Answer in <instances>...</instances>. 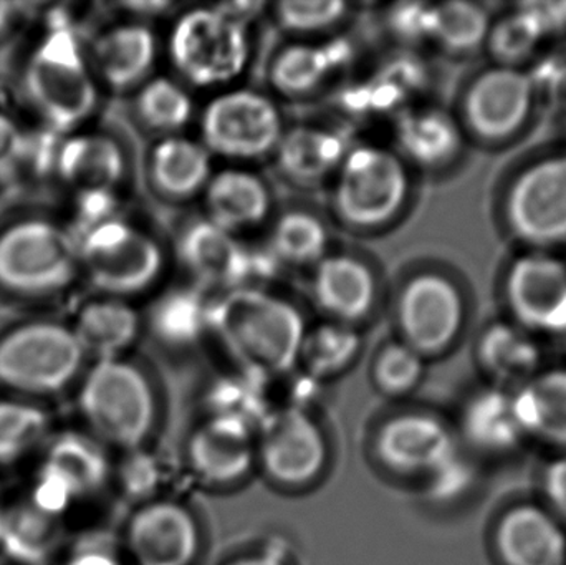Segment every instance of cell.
I'll return each mask as SVG.
<instances>
[{
	"instance_id": "55",
	"label": "cell",
	"mask_w": 566,
	"mask_h": 565,
	"mask_svg": "<svg viewBox=\"0 0 566 565\" xmlns=\"http://www.w3.org/2000/svg\"><path fill=\"white\" fill-rule=\"evenodd\" d=\"M15 3L0 2V33L7 29L10 20H12L13 15H15Z\"/></svg>"
},
{
	"instance_id": "3",
	"label": "cell",
	"mask_w": 566,
	"mask_h": 565,
	"mask_svg": "<svg viewBox=\"0 0 566 565\" xmlns=\"http://www.w3.org/2000/svg\"><path fill=\"white\" fill-rule=\"evenodd\" d=\"M78 405L92 437L115 447H139L155 423L149 381L122 358L96 362L83 378Z\"/></svg>"
},
{
	"instance_id": "49",
	"label": "cell",
	"mask_w": 566,
	"mask_h": 565,
	"mask_svg": "<svg viewBox=\"0 0 566 565\" xmlns=\"http://www.w3.org/2000/svg\"><path fill=\"white\" fill-rule=\"evenodd\" d=\"M544 481L548 503L566 523V458H560L548 467Z\"/></svg>"
},
{
	"instance_id": "40",
	"label": "cell",
	"mask_w": 566,
	"mask_h": 565,
	"mask_svg": "<svg viewBox=\"0 0 566 565\" xmlns=\"http://www.w3.org/2000/svg\"><path fill=\"white\" fill-rule=\"evenodd\" d=\"M544 42L547 40L542 35L537 23L518 7L515 12L492 23L485 46H489L492 55L497 60V65L521 69V63L534 55Z\"/></svg>"
},
{
	"instance_id": "11",
	"label": "cell",
	"mask_w": 566,
	"mask_h": 565,
	"mask_svg": "<svg viewBox=\"0 0 566 565\" xmlns=\"http://www.w3.org/2000/svg\"><path fill=\"white\" fill-rule=\"evenodd\" d=\"M179 255L201 284L238 291L261 289L281 262L271 249H254L209 219L192 222L179 239Z\"/></svg>"
},
{
	"instance_id": "19",
	"label": "cell",
	"mask_w": 566,
	"mask_h": 565,
	"mask_svg": "<svg viewBox=\"0 0 566 565\" xmlns=\"http://www.w3.org/2000/svg\"><path fill=\"white\" fill-rule=\"evenodd\" d=\"M495 551L504 565H566L560 524L531 504L509 510L495 527Z\"/></svg>"
},
{
	"instance_id": "8",
	"label": "cell",
	"mask_w": 566,
	"mask_h": 565,
	"mask_svg": "<svg viewBox=\"0 0 566 565\" xmlns=\"http://www.w3.org/2000/svg\"><path fill=\"white\" fill-rule=\"evenodd\" d=\"M251 55L248 29L222 17L214 7L189 10L169 36L175 69L192 85L219 86L238 79Z\"/></svg>"
},
{
	"instance_id": "36",
	"label": "cell",
	"mask_w": 566,
	"mask_h": 565,
	"mask_svg": "<svg viewBox=\"0 0 566 565\" xmlns=\"http://www.w3.org/2000/svg\"><path fill=\"white\" fill-rule=\"evenodd\" d=\"M361 348V338L352 325L325 322L306 331L300 347L302 362L310 377L325 378L345 370Z\"/></svg>"
},
{
	"instance_id": "23",
	"label": "cell",
	"mask_w": 566,
	"mask_h": 565,
	"mask_svg": "<svg viewBox=\"0 0 566 565\" xmlns=\"http://www.w3.org/2000/svg\"><path fill=\"white\" fill-rule=\"evenodd\" d=\"M399 151L419 168L438 169L461 155V122L439 106H411L399 113L395 128Z\"/></svg>"
},
{
	"instance_id": "20",
	"label": "cell",
	"mask_w": 566,
	"mask_h": 565,
	"mask_svg": "<svg viewBox=\"0 0 566 565\" xmlns=\"http://www.w3.org/2000/svg\"><path fill=\"white\" fill-rule=\"evenodd\" d=\"M258 454L252 427L242 421L212 417L189 441L192 470L211 483H231L249 473Z\"/></svg>"
},
{
	"instance_id": "34",
	"label": "cell",
	"mask_w": 566,
	"mask_h": 565,
	"mask_svg": "<svg viewBox=\"0 0 566 565\" xmlns=\"http://www.w3.org/2000/svg\"><path fill=\"white\" fill-rule=\"evenodd\" d=\"M492 23L491 13L479 3H439L432 6L429 42L454 55H469L488 43Z\"/></svg>"
},
{
	"instance_id": "54",
	"label": "cell",
	"mask_w": 566,
	"mask_h": 565,
	"mask_svg": "<svg viewBox=\"0 0 566 565\" xmlns=\"http://www.w3.org/2000/svg\"><path fill=\"white\" fill-rule=\"evenodd\" d=\"M229 565H283V563L272 554H259V556L244 557V559L235 561V563Z\"/></svg>"
},
{
	"instance_id": "32",
	"label": "cell",
	"mask_w": 566,
	"mask_h": 565,
	"mask_svg": "<svg viewBox=\"0 0 566 565\" xmlns=\"http://www.w3.org/2000/svg\"><path fill=\"white\" fill-rule=\"evenodd\" d=\"M139 315L132 305L116 297L90 302L80 311L75 332L85 354L98 360L119 358L139 334Z\"/></svg>"
},
{
	"instance_id": "41",
	"label": "cell",
	"mask_w": 566,
	"mask_h": 565,
	"mask_svg": "<svg viewBox=\"0 0 566 565\" xmlns=\"http://www.w3.org/2000/svg\"><path fill=\"white\" fill-rule=\"evenodd\" d=\"M424 374V357L405 342L386 345L373 368V377L379 390L388 395L411 391Z\"/></svg>"
},
{
	"instance_id": "43",
	"label": "cell",
	"mask_w": 566,
	"mask_h": 565,
	"mask_svg": "<svg viewBox=\"0 0 566 565\" xmlns=\"http://www.w3.org/2000/svg\"><path fill=\"white\" fill-rule=\"evenodd\" d=\"M254 378L255 375H252V380L232 378L218 384V387L212 390L211 398L216 417L242 421L252 427L255 417L261 415L262 404H264Z\"/></svg>"
},
{
	"instance_id": "53",
	"label": "cell",
	"mask_w": 566,
	"mask_h": 565,
	"mask_svg": "<svg viewBox=\"0 0 566 565\" xmlns=\"http://www.w3.org/2000/svg\"><path fill=\"white\" fill-rule=\"evenodd\" d=\"M69 565H119L113 556L99 551H88V553L78 554Z\"/></svg>"
},
{
	"instance_id": "28",
	"label": "cell",
	"mask_w": 566,
	"mask_h": 565,
	"mask_svg": "<svg viewBox=\"0 0 566 565\" xmlns=\"http://www.w3.org/2000/svg\"><path fill=\"white\" fill-rule=\"evenodd\" d=\"M149 171L163 195L189 199L205 191L211 179V153L201 142L188 136H165L153 148Z\"/></svg>"
},
{
	"instance_id": "37",
	"label": "cell",
	"mask_w": 566,
	"mask_h": 565,
	"mask_svg": "<svg viewBox=\"0 0 566 565\" xmlns=\"http://www.w3.org/2000/svg\"><path fill=\"white\" fill-rule=\"evenodd\" d=\"M328 232L316 216L290 211L275 222L271 249L281 264L316 265L326 255Z\"/></svg>"
},
{
	"instance_id": "12",
	"label": "cell",
	"mask_w": 566,
	"mask_h": 565,
	"mask_svg": "<svg viewBox=\"0 0 566 565\" xmlns=\"http://www.w3.org/2000/svg\"><path fill=\"white\" fill-rule=\"evenodd\" d=\"M396 318L408 347L424 358L442 354L464 328V295L446 275L422 272L402 287Z\"/></svg>"
},
{
	"instance_id": "50",
	"label": "cell",
	"mask_w": 566,
	"mask_h": 565,
	"mask_svg": "<svg viewBox=\"0 0 566 565\" xmlns=\"http://www.w3.org/2000/svg\"><path fill=\"white\" fill-rule=\"evenodd\" d=\"M125 470V483L129 493L148 494L155 488V463L146 457H133Z\"/></svg>"
},
{
	"instance_id": "57",
	"label": "cell",
	"mask_w": 566,
	"mask_h": 565,
	"mask_svg": "<svg viewBox=\"0 0 566 565\" xmlns=\"http://www.w3.org/2000/svg\"><path fill=\"white\" fill-rule=\"evenodd\" d=\"M564 341H566V334H565Z\"/></svg>"
},
{
	"instance_id": "58",
	"label": "cell",
	"mask_w": 566,
	"mask_h": 565,
	"mask_svg": "<svg viewBox=\"0 0 566 565\" xmlns=\"http://www.w3.org/2000/svg\"><path fill=\"white\" fill-rule=\"evenodd\" d=\"M0 565H3V564H0Z\"/></svg>"
},
{
	"instance_id": "42",
	"label": "cell",
	"mask_w": 566,
	"mask_h": 565,
	"mask_svg": "<svg viewBox=\"0 0 566 565\" xmlns=\"http://www.w3.org/2000/svg\"><path fill=\"white\" fill-rule=\"evenodd\" d=\"M346 6L336 0L329 2H300L290 0L275 6V19L286 32L313 35L325 32L346 15Z\"/></svg>"
},
{
	"instance_id": "30",
	"label": "cell",
	"mask_w": 566,
	"mask_h": 565,
	"mask_svg": "<svg viewBox=\"0 0 566 565\" xmlns=\"http://www.w3.org/2000/svg\"><path fill=\"white\" fill-rule=\"evenodd\" d=\"M465 440L485 453H507L525 438L515 410L514 394L495 387L479 391L462 414Z\"/></svg>"
},
{
	"instance_id": "35",
	"label": "cell",
	"mask_w": 566,
	"mask_h": 565,
	"mask_svg": "<svg viewBox=\"0 0 566 565\" xmlns=\"http://www.w3.org/2000/svg\"><path fill=\"white\" fill-rule=\"evenodd\" d=\"M50 438L45 410L25 400H0V467H12L42 451Z\"/></svg>"
},
{
	"instance_id": "48",
	"label": "cell",
	"mask_w": 566,
	"mask_h": 565,
	"mask_svg": "<svg viewBox=\"0 0 566 565\" xmlns=\"http://www.w3.org/2000/svg\"><path fill=\"white\" fill-rule=\"evenodd\" d=\"M532 17L545 40L566 32V2H538L518 6Z\"/></svg>"
},
{
	"instance_id": "46",
	"label": "cell",
	"mask_w": 566,
	"mask_h": 565,
	"mask_svg": "<svg viewBox=\"0 0 566 565\" xmlns=\"http://www.w3.org/2000/svg\"><path fill=\"white\" fill-rule=\"evenodd\" d=\"M472 483V471L468 463L455 454L448 463L429 474V494L436 500L448 501L461 496Z\"/></svg>"
},
{
	"instance_id": "21",
	"label": "cell",
	"mask_w": 566,
	"mask_h": 565,
	"mask_svg": "<svg viewBox=\"0 0 566 565\" xmlns=\"http://www.w3.org/2000/svg\"><path fill=\"white\" fill-rule=\"evenodd\" d=\"M312 295L333 322L349 325L371 312L376 299L375 275L352 255H325L315 265Z\"/></svg>"
},
{
	"instance_id": "44",
	"label": "cell",
	"mask_w": 566,
	"mask_h": 565,
	"mask_svg": "<svg viewBox=\"0 0 566 565\" xmlns=\"http://www.w3.org/2000/svg\"><path fill=\"white\" fill-rule=\"evenodd\" d=\"M75 196V219L78 234L113 221V219L122 218L115 191H90Z\"/></svg>"
},
{
	"instance_id": "4",
	"label": "cell",
	"mask_w": 566,
	"mask_h": 565,
	"mask_svg": "<svg viewBox=\"0 0 566 565\" xmlns=\"http://www.w3.org/2000/svg\"><path fill=\"white\" fill-rule=\"evenodd\" d=\"M408 195L405 163L381 146H352L333 176V208L349 228L385 226L398 216Z\"/></svg>"
},
{
	"instance_id": "51",
	"label": "cell",
	"mask_w": 566,
	"mask_h": 565,
	"mask_svg": "<svg viewBox=\"0 0 566 565\" xmlns=\"http://www.w3.org/2000/svg\"><path fill=\"white\" fill-rule=\"evenodd\" d=\"M222 17L231 20V22L238 23V25L245 27L248 29L249 23L255 19L264 9L265 3L262 2H229L218 3L212 6Z\"/></svg>"
},
{
	"instance_id": "26",
	"label": "cell",
	"mask_w": 566,
	"mask_h": 565,
	"mask_svg": "<svg viewBox=\"0 0 566 565\" xmlns=\"http://www.w3.org/2000/svg\"><path fill=\"white\" fill-rule=\"evenodd\" d=\"M205 206L209 221L238 234L255 228L271 211L268 185L254 172L229 168L212 172L205 188Z\"/></svg>"
},
{
	"instance_id": "17",
	"label": "cell",
	"mask_w": 566,
	"mask_h": 565,
	"mask_svg": "<svg viewBox=\"0 0 566 565\" xmlns=\"http://www.w3.org/2000/svg\"><path fill=\"white\" fill-rule=\"evenodd\" d=\"M379 460L401 474H431L458 454L454 437L438 418L406 414L382 425L376 437Z\"/></svg>"
},
{
	"instance_id": "47",
	"label": "cell",
	"mask_w": 566,
	"mask_h": 565,
	"mask_svg": "<svg viewBox=\"0 0 566 565\" xmlns=\"http://www.w3.org/2000/svg\"><path fill=\"white\" fill-rule=\"evenodd\" d=\"M29 148V139L19 123L0 112V178L20 165Z\"/></svg>"
},
{
	"instance_id": "25",
	"label": "cell",
	"mask_w": 566,
	"mask_h": 565,
	"mask_svg": "<svg viewBox=\"0 0 566 565\" xmlns=\"http://www.w3.org/2000/svg\"><path fill=\"white\" fill-rule=\"evenodd\" d=\"M158 55L155 33L143 23H122L93 43L92 70L112 88L128 90L148 79Z\"/></svg>"
},
{
	"instance_id": "13",
	"label": "cell",
	"mask_w": 566,
	"mask_h": 565,
	"mask_svg": "<svg viewBox=\"0 0 566 565\" xmlns=\"http://www.w3.org/2000/svg\"><path fill=\"white\" fill-rule=\"evenodd\" d=\"M505 304L512 321L534 335L566 334V262L551 251H527L509 265Z\"/></svg>"
},
{
	"instance_id": "27",
	"label": "cell",
	"mask_w": 566,
	"mask_h": 565,
	"mask_svg": "<svg viewBox=\"0 0 566 565\" xmlns=\"http://www.w3.org/2000/svg\"><path fill=\"white\" fill-rule=\"evenodd\" d=\"M478 360L482 370L504 385H525L538 374L542 364L537 335L511 322L489 325L478 342Z\"/></svg>"
},
{
	"instance_id": "52",
	"label": "cell",
	"mask_w": 566,
	"mask_h": 565,
	"mask_svg": "<svg viewBox=\"0 0 566 565\" xmlns=\"http://www.w3.org/2000/svg\"><path fill=\"white\" fill-rule=\"evenodd\" d=\"M126 9L135 12L136 15L142 17H158L163 15L166 10L172 9V3L169 2H129L126 3Z\"/></svg>"
},
{
	"instance_id": "22",
	"label": "cell",
	"mask_w": 566,
	"mask_h": 565,
	"mask_svg": "<svg viewBox=\"0 0 566 565\" xmlns=\"http://www.w3.org/2000/svg\"><path fill=\"white\" fill-rule=\"evenodd\" d=\"M342 132L318 125H298L283 132L275 148L279 171L296 186H316L333 178L349 151Z\"/></svg>"
},
{
	"instance_id": "16",
	"label": "cell",
	"mask_w": 566,
	"mask_h": 565,
	"mask_svg": "<svg viewBox=\"0 0 566 565\" xmlns=\"http://www.w3.org/2000/svg\"><path fill=\"white\" fill-rule=\"evenodd\" d=\"M258 457L269 478L283 486H302L325 467V438L315 421L290 408L265 420Z\"/></svg>"
},
{
	"instance_id": "10",
	"label": "cell",
	"mask_w": 566,
	"mask_h": 565,
	"mask_svg": "<svg viewBox=\"0 0 566 565\" xmlns=\"http://www.w3.org/2000/svg\"><path fill=\"white\" fill-rule=\"evenodd\" d=\"M282 116L269 96L239 88L214 96L201 116L202 145L222 158H264L277 148Z\"/></svg>"
},
{
	"instance_id": "31",
	"label": "cell",
	"mask_w": 566,
	"mask_h": 565,
	"mask_svg": "<svg viewBox=\"0 0 566 565\" xmlns=\"http://www.w3.org/2000/svg\"><path fill=\"white\" fill-rule=\"evenodd\" d=\"M525 437L566 447V370L537 374L514 394Z\"/></svg>"
},
{
	"instance_id": "29",
	"label": "cell",
	"mask_w": 566,
	"mask_h": 565,
	"mask_svg": "<svg viewBox=\"0 0 566 565\" xmlns=\"http://www.w3.org/2000/svg\"><path fill=\"white\" fill-rule=\"evenodd\" d=\"M352 50L343 40L329 43L298 42L286 46L271 66V83L286 96L316 92L348 62Z\"/></svg>"
},
{
	"instance_id": "39",
	"label": "cell",
	"mask_w": 566,
	"mask_h": 565,
	"mask_svg": "<svg viewBox=\"0 0 566 565\" xmlns=\"http://www.w3.org/2000/svg\"><path fill=\"white\" fill-rule=\"evenodd\" d=\"M55 521L32 504L17 511L7 510L0 546L15 559L40 563L55 543Z\"/></svg>"
},
{
	"instance_id": "2",
	"label": "cell",
	"mask_w": 566,
	"mask_h": 565,
	"mask_svg": "<svg viewBox=\"0 0 566 565\" xmlns=\"http://www.w3.org/2000/svg\"><path fill=\"white\" fill-rule=\"evenodd\" d=\"M25 90L55 133L82 125L96 106L92 65L69 23H55L40 40L25 70Z\"/></svg>"
},
{
	"instance_id": "6",
	"label": "cell",
	"mask_w": 566,
	"mask_h": 565,
	"mask_svg": "<svg viewBox=\"0 0 566 565\" xmlns=\"http://www.w3.org/2000/svg\"><path fill=\"white\" fill-rule=\"evenodd\" d=\"M80 268L75 236L45 219H25L0 232V285L15 294H52Z\"/></svg>"
},
{
	"instance_id": "14",
	"label": "cell",
	"mask_w": 566,
	"mask_h": 565,
	"mask_svg": "<svg viewBox=\"0 0 566 565\" xmlns=\"http://www.w3.org/2000/svg\"><path fill=\"white\" fill-rule=\"evenodd\" d=\"M42 451V467L36 473L30 504L55 520L76 500L95 493L108 477V461L93 437L60 435L50 438Z\"/></svg>"
},
{
	"instance_id": "56",
	"label": "cell",
	"mask_w": 566,
	"mask_h": 565,
	"mask_svg": "<svg viewBox=\"0 0 566 565\" xmlns=\"http://www.w3.org/2000/svg\"><path fill=\"white\" fill-rule=\"evenodd\" d=\"M7 510L3 508L2 498H0V537L3 533V524H6Z\"/></svg>"
},
{
	"instance_id": "38",
	"label": "cell",
	"mask_w": 566,
	"mask_h": 565,
	"mask_svg": "<svg viewBox=\"0 0 566 565\" xmlns=\"http://www.w3.org/2000/svg\"><path fill=\"white\" fill-rule=\"evenodd\" d=\"M139 118L163 135H179L191 122L195 103L191 95L168 76H156L143 83L136 98Z\"/></svg>"
},
{
	"instance_id": "18",
	"label": "cell",
	"mask_w": 566,
	"mask_h": 565,
	"mask_svg": "<svg viewBox=\"0 0 566 565\" xmlns=\"http://www.w3.org/2000/svg\"><path fill=\"white\" fill-rule=\"evenodd\" d=\"M126 544L138 565H189L199 550L198 524L185 508L159 501L133 516Z\"/></svg>"
},
{
	"instance_id": "24",
	"label": "cell",
	"mask_w": 566,
	"mask_h": 565,
	"mask_svg": "<svg viewBox=\"0 0 566 565\" xmlns=\"http://www.w3.org/2000/svg\"><path fill=\"white\" fill-rule=\"evenodd\" d=\"M53 169L75 195L115 191L125 175V156L118 143L106 135H73L56 146Z\"/></svg>"
},
{
	"instance_id": "1",
	"label": "cell",
	"mask_w": 566,
	"mask_h": 565,
	"mask_svg": "<svg viewBox=\"0 0 566 565\" xmlns=\"http://www.w3.org/2000/svg\"><path fill=\"white\" fill-rule=\"evenodd\" d=\"M211 332L255 377H274L298 362L306 328L295 305L264 289H238L212 301Z\"/></svg>"
},
{
	"instance_id": "7",
	"label": "cell",
	"mask_w": 566,
	"mask_h": 565,
	"mask_svg": "<svg viewBox=\"0 0 566 565\" xmlns=\"http://www.w3.org/2000/svg\"><path fill=\"white\" fill-rule=\"evenodd\" d=\"M80 268L99 291L112 297L138 294L163 271V252L151 236L123 218L75 236Z\"/></svg>"
},
{
	"instance_id": "15",
	"label": "cell",
	"mask_w": 566,
	"mask_h": 565,
	"mask_svg": "<svg viewBox=\"0 0 566 565\" xmlns=\"http://www.w3.org/2000/svg\"><path fill=\"white\" fill-rule=\"evenodd\" d=\"M535 80L517 66L479 73L464 95V125L488 142H504L524 128L534 112Z\"/></svg>"
},
{
	"instance_id": "9",
	"label": "cell",
	"mask_w": 566,
	"mask_h": 565,
	"mask_svg": "<svg viewBox=\"0 0 566 565\" xmlns=\"http://www.w3.org/2000/svg\"><path fill=\"white\" fill-rule=\"evenodd\" d=\"M509 231L532 251L566 244V151L525 166L509 186Z\"/></svg>"
},
{
	"instance_id": "45",
	"label": "cell",
	"mask_w": 566,
	"mask_h": 565,
	"mask_svg": "<svg viewBox=\"0 0 566 565\" xmlns=\"http://www.w3.org/2000/svg\"><path fill=\"white\" fill-rule=\"evenodd\" d=\"M431 3H401L389 13V25L396 35L409 42H429Z\"/></svg>"
},
{
	"instance_id": "5",
	"label": "cell",
	"mask_w": 566,
	"mask_h": 565,
	"mask_svg": "<svg viewBox=\"0 0 566 565\" xmlns=\"http://www.w3.org/2000/svg\"><path fill=\"white\" fill-rule=\"evenodd\" d=\"M85 350L73 328L33 322L0 338V385L23 395H52L72 384Z\"/></svg>"
},
{
	"instance_id": "33",
	"label": "cell",
	"mask_w": 566,
	"mask_h": 565,
	"mask_svg": "<svg viewBox=\"0 0 566 565\" xmlns=\"http://www.w3.org/2000/svg\"><path fill=\"white\" fill-rule=\"evenodd\" d=\"M211 307L201 289H171L153 304L149 325L163 344L189 347L211 332Z\"/></svg>"
}]
</instances>
